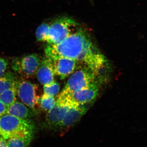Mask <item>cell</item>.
Returning <instances> with one entry per match:
<instances>
[{"instance_id":"cell-1","label":"cell","mask_w":147,"mask_h":147,"mask_svg":"<svg viewBox=\"0 0 147 147\" xmlns=\"http://www.w3.org/2000/svg\"><path fill=\"white\" fill-rule=\"evenodd\" d=\"M45 52L47 58L61 57L83 63L94 73L102 67L105 61L104 56L81 30L60 43L49 44Z\"/></svg>"},{"instance_id":"cell-2","label":"cell","mask_w":147,"mask_h":147,"mask_svg":"<svg viewBox=\"0 0 147 147\" xmlns=\"http://www.w3.org/2000/svg\"><path fill=\"white\" fill-rule=\"evenodd\" d=\"M34 125L29 119L6 114L0 117V135L4 139L34 134Z\"/></svg>"},{"instance_id":"cell-3","label":"cell","mask_w":147,"mask_h":147,"mask_svg":"<svg viewBox=\"0 0 147 147\" xmlns=\"http://www.w3.org/2000/svg\"><path fill=\"white\" fill-rule=\"evenodd\" d=\"M79 30V25L71 18H59L50 24L47 42L49 44H57Z\"/></svg>"},{"instance_id":"cell-4","label":"cell","mask_w":147,"mask_h":147,"mask_svg":"<svg viewBox=\"0 0 147 147\" xmlns=\"http://www.w3.org/2000/svg\"><path fill=\"white\" fill-rule=\"evenodd\" d=\"M94 72L88 69H81L73 74L60 95H65L85 89L94 84Z\"/></svg>"},{"instance_id":"cell-5","label":"cell","mask_w":147,"mask_h":147,"mask_svg":"<svg viewBox=\"0 0 147 147\" xmlns=\"http://www.w3.org/2000/svg\"><path fill=\"white\" fill-rule=\"evenodd\" d=\"M41 58L36 54H32L12 62V68L17 73L27 78H32L36 74L41 61Z\"/></svg>"},{"instance_id":"cell-6","label":"cell","mask_w":147,"mask_h":147,"mask_svg":"<svg viewBox=\"0 0 147 147\" xmlns=\"http://www.w3.org/2000/svg\"><path fill=\"white\" fill-rule=\"evenodd\" d=\"M17 94L21 101L34 113L38 108L36 100L40 95L37 94L38 88L36 84L26 80H22L17 84Z\"/></svg>"},{"instance_id":"cell-7","label":"cell","mask_w":147,"mask_h":147,"mask_svg":"<svg viewBox=\"0 0 147 147\" xmlns=\"http://www.w3.org/2000/svg\"><path fill=\"white\" fill-rule=\"evenodd\" d=\"M98 92V87L94 83L85 89L65 95L59 94L58 97L62 99L70 106L84 105L94 100L97 97Z\"/></svg>"},{"instance_id":"cell-8","label":"cell","mask_w":147,"mask_h":147,"mask_svg":"<svg viewBox=\"0 0 147 147\" xmlns=\"http://www.w3.org/2000/svg\"><path fill=\"white\" fill-rule=\"evenodd\" d=\"M71 106L63 99L58 98L55 107L47 112L44 124L46 127L57 131L58 127Z\"/></svg>"},{"instance_id":"cell-9","label":"cell","mask_w":147,"mask_h":147,"mask_svg":"<svg viewBox=\"0 0 147 147\" xmlns=\"http://www.w3.org/2000/svg\"><path fill=\"white\" fill-rule=\"evenodd\" d=\"M86 111V108L84 105L71 106L58 127L57 131L61 135L65 134L69 129L78 122Z\"/></svg>"},{"instance_id":"cell-10","label":"cell","mask_w":147,"mask_h":147,"mask_svg":"<svg viewBox=\"0 0 147 147\" xmlns=\"http://www.w3.org/2000/svg\"><path fill=\"white\" fill-rule=\"evenodd\" d=\"M47 58L50 60L55 75L61 79L67 77L76 68L77 62L73 60L61 57Z\"/></svg>"},{"instance_id":"cell-11","label":"cell","mask_w":147,"mask_h":147,"mask_svg":"<svg viewBox=\"0 0 147 147\" xmlns=\"http://www.w3.org/2000/svg\"><path fill=\"white\" fill-rule=\"evenodd\" d=\"M36 74L38 80L41 85H49L55 82V73L50 60L46 57L41 60Z\"/></svg>"},{"instance_id":"cell-12","label":"cell","mask_w":147,"mask_h":147,"mask_svg":"<svg viewBox=\"0 0 147 147\" xmlns=\"http://www.w3.org/2000/svg\"><path fill=\"white\" fill-rule=\"evenodd\" d=\"M33 112L23 102L15 101L9 106L6 114L25 119H28L34 115Z\"/></svg>"},{"instance_id":"cell-13","label":"cell","mask_w":147,"mask_h":147,"mask_svg":"<svg viewBox=\"0 0 147 147\" xmlns=\"http://www.w3.org/2000/svg\"><path fill=\"white\" fill-rule=\"evenodd\" d=\"M34 134L14 136L5 139L7 147H28L31 142Z\"/></svg>"},{"instance_id":"cell-14","label":"cell","mask_w":147,"mask_h":147,"mask_svg":"<svg viewBox=\"0 0 147 147\" xmlns=\"http://www.w3.org/2000/svg\"><path fill=\"white\" fill-rule=\"evenodd\" d=\"M16 87L17 84L12 88L5 90L0 94V101L7 107L13 104L16 100Z\"/></svg>"},{"instance_id":"cell-15","label":"cell","mask_w":147,"mask_h":147,"mask_svg":"<svg viewBox=\"0 0 147 147\" xmlns=\"http://www.w3.org/2000/svg\"><path fill=\"white\" fill-rule=\"evenodd\" d=\"M17 81L13 74L8 71L0 78V94L5 90L14 86Z\"/></svg>"},{"instance_id":"cell-16","label":"cell","mask_w":147,"mask_h":147,"mask_svg":"<svg viewBox=\"0 0 147 147\" xmlns=\"http://www.w3.org/2000/svg\"><path fill=\"white\" fill-rule=\"evenodd\" d=\"M50 28V24L44 23L41 24L37 28L36 32V36L38 41L40 42L47 41Z\"/></svg>"},{"instance_id":"cell-17","label":"cell","mask_w":147,"mask_h":147,"mask_svg":"<svg viewBox=\"0 0 147 147\" xmlns=\"http://www.w3.org/2000/svg\"><path fill=\"white\" fill-rule=\"evenodd\" d=\"M56 102V100L54 96H49L43 94L41 96L40 108L43 111L49 112L55 107Z\"/></svg>"},{"instance_id":"cell-18","label":"cell","mask_w":147,"mask_h":147,"mask_svg":"<svg viewBox=\"0 0 147 147\" xmlns=\"http://www.w3.org/2000/svg\"><path fill=\"white\" fill-rule=\"evenodd\" d=\"M59 85L55 82L53 84L49 85H44L43 86V91L44 94L49 96H55L57 94L60 90Z\"/></svg>"},{"instance_id":"cell-19","label":"cell","mask_w":147,"mask_h":147,"mask_svg":"<svg viewBox=\"0 0 147 147\" xmlns=\"http://www.w3.org/2000/svg\"><path fill=\"white\" fill-rule=\"evenodd\" d=\"M8 63L7 60L0 57V78L4 75L6 71Z\"/></svg>"},{"instance_id":"cell-20","label":"cell","mask_w":147,"mask_h":147,"mask_svg":"<svg viewBox=\"0 0 147 147\" xmlns=\"http://www.w3.org/2000/svg\"><path fill=\"white\" fill-rule=\"evenodd\" d=\"M7 106H6L2 102L0 101V117L6 115L7 110Z\"/></svg>"},{"instance_id":"cell-21","label":"cell","mask_w":147,"mask_h":147,"mask_svg":"<svg viewBox=\"0 0 147 147\" xmlns=\"http://www.w3.org/2000/svg\"><path fill=\"white\" fill-rule=\"evenodd\" d=\"M0 147H7L5 139L0 135Z\"/></svg>"}]
</instances>
